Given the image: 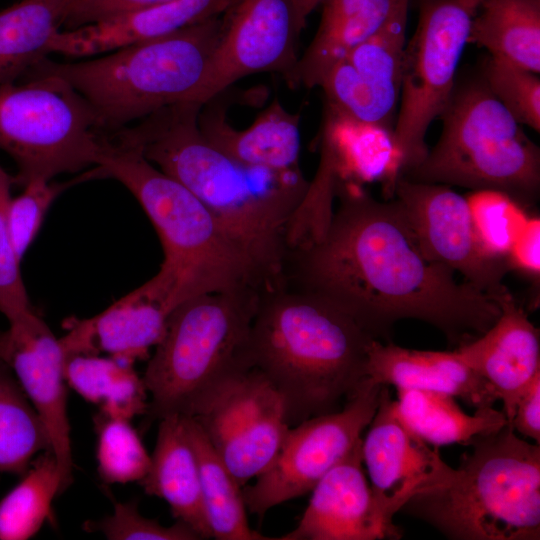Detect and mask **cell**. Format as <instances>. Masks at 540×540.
I'll list each match as a JSON object with an SVG mask.
<instances>
[{
  "instance_id": "obj_1",
  "label": "cell",
  "mask_w": 540,
  "mask_h": 540,
  "mask_svg": "<svg viewBox=\"0 0 540 540\" xmlns=\"http://www.w3.org/2000/svg\"><path fill=\"white\" fill-rule=\"evenodd\" d=\"M335 198L320 232L288 248L285 287L330 303L384 343L404 319L434 326L455 348L497 321L494 297L425 256L396 198L376 200L347 180L339 181Z\"/></svg>"
},
{
  "instance_id": "obj_2",
  "label": "cell",
  "mask_w": 540,
  "mask_h": 540,
  "mask_svg": "<svg viewBox=\"0 0 540 540\" xmlns=\"http://www.w3.org/2000/svg\"><path fill=\"white\" fill-rule=\"evenodd\" d=\"M201 106L196 102L177 103L113 135L192 192L268 283L279 286L288 230L310 181L300 168L252 166L225 154L199 130Z\"/></svg>"
},
{
  "instance_id": "obj_3",
  "label": "cell",
  "mask_w": 540,
  "mask_h": 540,
  "mask_svg": "<svg viewBox=\"0 0 540 540\" xmlns=\"http://www.w3.org/2000/svg\"><path fill=\"white\" fill-rule=\"evenodd\" d=\"M373 339L330 303L280 285L260 294L244 364L282 395L291 426L344 406L367 378Z\"/></svg>"
},
{
  "instance_id": "obj_4",
  "label": "cell",
  "mask_w": 540,
  "mask_h": 540,
  "mask_svg": "<svg viewBox=\"0 0 540 540\" xmlns=\"http://www.w3.org/2000/svg\"><path fill=\"white\" fill-rule=\"evenodd\" d=\"M96 166L134 195L159 235L164 259L148 283L171 310L202 294L272 287L213 213L138 149L107 134Z\"/></svg>"
},
{
  "instance_id": "obj_5",
  "label": "cell",
  "mask_w": 540,
  "mask_h": 540,
  "mask_svg": "<svg viewBox=\"0 0 540 540\" xmlns=\"http://www.w3.org/2000/svg\"><path fill=\"white\" fill-rule=\"evenodd\" d=\"M443 487L412 497L400 511L452 540L540 539V446L508 422L476 436Z\"/></svg>"
},
{
  "instance_id": "obj_6",
  "label": "cell",
  "mask_w": 540,
  "mask_h": 540,
  "mask_svg": "<svg viewBox=\"0 0 540 540\" xmlns=\"http://www.w3.org/2000/svg\"><path fill=\"white\" fill-rule=\"evenodd\" d=\"M221 16L97 58H45L26 78L51 74L65 79L93 106L104 129L113 132L162 108L194 102L219 38Z\"/></svg>"
},
{
  "instance_id": "obj_7",
  "label": "cell",
  "mask_w": 540,
  "mask_h": 540,
  "mask_svg": "<svg viewBox=\"0 0 540 540\" xmlns=\"http://www.w3.org/2000/svg\"><path fill=\"white\" fill-rule=\"evenodd\" d=\"M261 292L202 294L172 310L142 377L150 419L195 417L231 376L247 368L244 349Z\"/></svg>"
},
{
  "instance_id": "obj_8",
  "label": "cell",
  "mask_w": 540,
  "mask_h": 540,
  "mask_svg": "<svg viewBox=\"0 0 540 540\" xmlns=\"http://www.w3.org/2000/svg\"><path fill=\"white\" fill-rule=\"evenodd\" d=\"M439 119L443 126L436 145L420 164L399 176L471 190H500L525 208L536 203L540 149L480 74L456 81Z\"/></svg>"
},
{
  "instance_id": "obj_9",
  "label": "cell",
  "mask_w": 540,
  "mask_h": 540,
  "mask_svg": "<svg viewBox=\"0 0 540 540\" xmlns=\"http://www.w3.org/2000/svg\"><path fill=\"white\" fill-rule=\"evenodd\" d=\"M107 133L89 101L59 76L0 84V150L17 165L13 183L96 165Z\"/></svg>"
},
{
  "instance_id": "obj_10",
  "label": "cell",
  "mask_w": 540,
  "mask_h": 540,
  "mask_svg": "<svg viewBox=\"0 0 540 540\" xmlns=\"http://www.w3.org/2000/svg\"><path fill=\"white\" fill-rule=\"evenodd\" d=\"M479 3L480 0H418V24L404 50L399 106L392 133L399 175L420 164L428 153V128L439 119L456 85L458 66Z\"/></svg>"
},
{
  "instance_id": "obj_11",
  "label": "cell",
  "mask_w": 540,
  "mask_h": 540,
  "mask_svg": "<svg viewBox=\"0 0 540 540\" xmlns=\"http://www.w3.org/2000/svg\"><path fill=\"white\" fill-rule=\"evenodd\" d=\"M381 386L367 377L340 410L290 426L274 461L254 484L242 488L246 509L262 517L269 509L312 491L362 440L376 412Z\"/></svg>"
},
{
  "instance_id": "obj_12",
  "label": "cell",
  "mask_w": 540,
  "mask_h": 540,
  "mask_svg": "<svg viewBox=\"0 0 540 540\" xmlns=\"http://www.w3.org/2000/svg\"><path fill=\"white\" fill-rule=\"evenodd\" d=\"M192 418L242 488L274 461L290 428L282 395L252 367L231 376Z\"/></svg>"
},
{
  "instance_id": "obj_13",
  "label": "cell",
  "mask_w": 540,
  "mask_h": 540,
  "mask_svg": "<svg viewBox=\"0 0 540 540\" xmlns=\"http://www.w3.org/2000/svg\"><path fill=\"white\" fill-rule=\"evenodd\" d=\"M302 29L292 0H234L221 16V30L194 102L205 104L236 81L277 73L290 85Z\"/></svg>"
},
{
  "instance_id": "obj_14",
  "label": "cell",
  "mask_w": 540,
  "mask_h": 540,
  "mask_svg": "<svg viewBox=\"0 0 540 540\" xmlns=\"http://www.w3.org/2000/svg\"><path fill=\"white\" fill-rule=\"evenodd\" d=\"M393 197L403 207L425 256L454 272L480 291L498 299L509 292L503 280L506 258L489 256L482 248L465 196L450 186L398 176Z\"/></svg>"
},
{
  "instance_id": "obj_15",
  "label": "cell",
  "mask_w": 540,
  "mask_h": 540,
  "mask_svg": "<svg viewBox=\"0 0 540 540\" xmlns=\"http://www.w3.org/2000/svg\"><path fill=\"white\" fill-rule=\"evenodd\" d=\"M361 453L378 512L391 526H395V514L412 497L443 487L455 471L437 447L430 448L403 422L387 385L381 386Z\"/></svg>"
},
{
  "instance_id": "obj_16",
  "label": "cell",
  "mask_w": 540,
  "mask_h": 540,
  "mask_svg": "<svg viewBox=\"0 0 540 540\" xmlns=\"http://www.w3.org/2000/svg\"><path fill=\"white\" fill-rule=\"evenodd\" d=\"M8 321L1 359L12 369L47 430L63 492L72 482L73 458L62 348L33 310Z\"/></svg>"
},
{
  "instance_id": "obj_17",
  "label": "cell",
  "mask_w": 540,
  "mask_h": 540,
  "mask_svg": "<svg viewBox=\"0 0 540 540\" xmlns=\"http://www.w3.org/2000/svg\"><path fill=\"white\" fill-rule=\"evenodd\" d=\"M362 440L312 489L298 525L278 540L399 539L398 526L388 525L374 502L362 469Z\"/></svg>"
},
{
  "instance_id": "obj_18",
  "label": "cell",
  "mask_w": 540,
  "mask_h": 540,
  "mask_svg": "<svg viewBox=\"0 0 540 540\" xmlns=\"http://www.w3.org/2000/svg\"><path fill=\"white\" fill-rule=\"evenodd\" d=\"M498 304L501 314L497 321L454 351L490 385L510 423L517 399L540 373V334L510 292Z\"/></svg>"
},
{
  "instance_id": "obj_19",
  "label": "cell",
  "mask_w": 540,
  "mask_h": 540,
  "mask_svg": "<svg viewBox=\"0 0 540 540\" xmlns=\"http://www.w3.org/2000/svg\"><path fill=\"white\" fill-rule=\"evenodd\" d=\"M171 312L144 283L93 317L68 318L59 339L63 355L107 353L133 365L161 341Z\"/></svg>"
},
{
  "instance_id": "obj_20",
  "label": "cell",
  "mask_w": 540,
  "mask_h": 540,
  "mask_svg": "<svg viewBox=\"0 0 540 540\" xmlns=\"http://www.w3.org/2000/svg\"><path fill=\"white\" fill-rule=\"evenodd\" d=\"M234 0H169L167 2L75 29L59 30L49 53L87 58L166 36L185 27L219 17Z\"/></svg>"
},
{
  "instance_id": "obj_21",
  "label": "cell",
  "mask_w": 540,
  "mask_h": 540,
  "mask_svg": "<svg viewBox=\"0 0 540 540\" xmlns=\"http://www.w3.org/2000/svg\"><path fill=\"white\" fill-rule=\"evenodd\" d=\"M366 375L380 385L459 397L476 409L493 407L498 401L490 385L455 351L409 349L373 339L368 349Z\"/></svg>"
},
{
  "instance_id": "obj_22",
  "label": "cell",
  "mask_w": 540,
  "mask_h": 540,
  "mask_svg": "<svg viewBox=\"0 0 540 540\" xmlns=\"http://www.w3.org/2000/svg\"><path fill=\"white\" fill-rule=\"evenodd\" d=\"M197 123L215 147L242 163L276 170L300 168V114L274 99L245 129L227 119V107L215 96L201 106Z\"/></svg>"
},
{
  "instance_id": "obj_23",
  "label": "cell",
  "mask_w": 540,
  "mask_h": 540,
  "mask_svg": "<svg viewBox=\"0 0 540 540\" xmlns=\"http://www.w3.org/2000/svg\"><path fill=\"white\" fill-rule=\"evenodd\" d=\"M317 31L299 56L290 85L319 87L325 74L384 27L409 0H322Z\"/></svg>"
},
{
  "instance_id": "obj_24",
  "label": "cell",
  "mask_w": 540,
  "mask_h": 540,
  "mask_svg": "<svg viewBox=\"0 0 540 540\" xmlns=\"http://www.w3.org/2000/svg\"><path fill=\"white\" fill-rule=\"evenodd\" d=\"M159 421L150 465L139 484L147 495L164 499L174 518L201 539L213 538L203 508L198 463L183 418L172 415Z\"/></svg>"
},
{
  "instance_id": "obj_25",
  "label": "cell",
  "mask_w": 540,
  "mask_h": 540,
  "mask_svg": "<svg viewBox=\"0 0 540 540\" xmlns=\"http://www.w3.org/2000/svg\"><path fill=\"white\" fill-rule=\"evenodd\" d=\"M397 410L403 422L421 439L436 447L468 445L476 436L489 434L508 423L505 413L493 407L465 413L455 397L421 389L397 388Z\"/></svg>"
},
{
  "instance_id": "obj_26",
  "label": "cell",
  "mask_w": 540,
  "mask_h": 540,
  "mask_svg": "<svg viewBox=\"0 0 540 540\" xmlns=\"http://www.w3.org/2000/svg\"><path fill=\"white\" fill-rule=\"evenodd\" d=\"M70 0H22L0 11V84L23 80L50 54Z\"/></svg>"
},
{
  "instance_id": "obj_27",
  "label": "cell",
  "mask_w": 540,
  "mask_h": 540,
  "mask_svg": "<svg viewBox=\"0 0 540 540\" xmlns=\"http://www.w3.org/2000/svg\"><path fill=\"white\" fill-rule=\"evenodd\" d=\"M540 72V0H480L468 44Z\"/></svg>"
},
{
  "instance_id": "obj_28",
  "label": "cell",
  "mask_w": 540,
  "mask_h": 540,
  "mask_svg": "<svg viewBox=\"0 0 540 540\" xmlns=\"http://www.w3.org/2000/svg\"><path fill=\"white\" fill-rule=\"evenodd\" d=\"M188 440L194 450L200 476L204 512L217 540L275 539L252 530L247 520L242 487L218 456L198 422L182 416Z\"/></svg>"
},
{
  "instance_id": "obj_29",
  "label": "cell",
  "mask_w": 540,
  "mask_h": 540,
  "mask_svg": "<svg viewBox=\"0 0 540 540\" xmlns=\"http://www.w3.org/2000/svg\"><path fill=\"white\" fill-rule=\"evenodd\" d=\"M66 383L86 401L99 406L100 414L131 420L146 414L147 389L132 364L112 357L75 354L64 356Z\"/></svg>"
},
{
  "instance_id": "obj_30",
  "label": "cell",
  "mask_w": 540,
  "mask_h": 540,
  "mask_svg": "<svg viewBox=\"0 0 540 540\" xmlns=\"http://www.w3.org/2000/svg\"><path fill=\"white\" fill-rule=\"evenodd\" d=\"M51 450L47 430L10 366L0 359V472L23 475Z\"/></svg>"
},
{
  "instance_id": "obj_31",
  "label": "cell",
  "mask_w": 540,
  "mask_h": 540,
  "mask_svg": "<svg viewBox=\"0 0 540 540\" xmlns=\"http://www.w3.org/2000/svg\"><path fill=\"white\" fill-rule=\"evenodd\" d=\"M23 475L0 501V540L33 537L50 516L55 496L62 493L60 471L51 450L40 453Z\"/></svg>"
},
{
  "instance_id": "obj_32",
  "label": "cell",
  "mask_w": 540,
  "mask_h": 540,
  "mask_svg": "<svg viewBox=\"0 0 540 540\" xmlns=\"http://www.w3.org/2000/svg\"><path fill=\"white\" fill-rule=\"evenodd\" d=\"M407 18L408 7L344 58L367 85L396 107L407 43Z\"/></svg>"
},
{
  "instance_id": "obj_33",
  "label": "cell",
  "mask_w": 540,
  "mask_h": 540,
  "mask_svg": "<svg viewBox=\"0 0 540 540\" xmlns=\"http://www.w3.org/2000/svg\"><path fill=\"white\" fill-rule=\"evenodd\" d=\"M97 470L107 484L140 482L150 465L148 454L130 420L96 415Z\"/></svg>"
},
{
  "instance_id": "obj_34",
  "label": "cell",
  "mask_w": 540,
  "mask_h": 540,
  "mask_svg": "<svg viewBox=\"0 0 540 540\" xmlns=\"http://www.w3.org/2000/svg\"><path fill=\"white\" fill-rule=\"evenodd\" d=\"M465 198L483 250L491 257L506 258L529 218L526 208L509 194L495 189L471 190Z\"/></svg>"
},
{
  "instance_id": "obj_35",
  "label": "cell",
  "mask_w": 540,
  "mask_h": 540,
  "mask_svg": "<svg viewBox=\"0 0 540 540\" xmlns=\"http://www.w3.org/2000/svg\"><path fill=\"white\" fill-rule=\"evenodd\" d=\"M479 74L491 93L522 126L540 131L539 74L490 54Z\"/></svg>"
},
{
  "instance_id": "obj_36",
  "label": "cell",
  "mask_w": 540,
  "mask_h": 540,
  "mask_svg": "<svg viewBox=\"0 0 540 540\" xmlns=\"http://www.w3.org/2000/svg\"><path fill=\"white\" fill-rule=\"evenodd\" d=\"M70 184L32 179L24 185L20 195L10 199L7 221L11 240L20 261L37 236L49 207Z\"/></svg>"
},
{
  "instance_id": "obj_37",
  "label": "cell",
  "mask_w": 540,
  "mask_h": 540,
  "mask_svg": "<svg viewBox=\"0 0 540 540\" xmlns=\"http://www.w3.org/2000/svg\"><path fill=\"white\" fill-rule=\"evenodd\" d=\"M87 532H100L109 540H198L200 536L188 525L177 521L163 526L158 521L144 517L134 501L117 502L113 513L98 521L84 524Z\"/></svg>"
},
{
  "instance_id": "obj_38",
  "label": "cell",
  "mask_w": 540,
  "mask_h": 540,
  "mask_svg": "<svg viewBox=\"0 0 540 540\" xmlns=\"http://www.w3.org/2000/svg\"><path fill=\"white\" fill-rule=\"evenodd\" d=\"M12 184L13 178L0 167V311L8 320L32 310L7 221Z\"/></svg>"
},
{
  "instance_id": "obj_39",
  "label": "cell",
  "mask_w": 540,
  "mask_h": 540,
  "mask_svg": "<svg viewBox=\"0 0 540 540\" xmlns=\"http://www.w3.org/2000/svg\"><path fill=\"white\" fill-rule=\"evenodd\" d=\"M167 1L169 0H70L62 27H65V30L75 29Z\"/></svg>"
},
{
  "instance_id": "obj_40",
  "label": "cell",
  "mask_w": 540,
  "mask_h": 540,
  "mask_svg": "<svg viewBox=\"0 0 540 540\" xmlns=\"http://www.w3.org/2000/svg\"><path fill=\"white\" fill-rule=\"evenodd\" d=\"M506 259L510 268L539 277L540 219L538 216H529L513 240Z\"/></svg>"
},
{
  "instance_id": "obj_41",
  "label": "cell",
  "mask_w": 540,
  "mask_h": 540,
  "mask_svg": "<svg viewBox=\"0 0 540 540\" xmlns=\"http://www.w3.org/2000/svg\"><path fill=\"white\" fill-rule=\"evenodd\" d=\"M510 424L515 431L540 443V373L537 374L517 399Z\"/></svg>"
},
{
  "instance_id": "obj_42",
  "label": "cell",
  "mask_w": 540,
  "mask_h": 540,
  "mask_svg": "<svg viewBox=\"0 0 540 540\" xmlns=\"http://www.w3.org/2000/svg\"><path fill=\"white\" fill-rule=\"evenodd\" d=\"M298 23L303 30L308 16L314 11V9L321 4L322 0H292Z\"/></svg>"
}]
</instances>
